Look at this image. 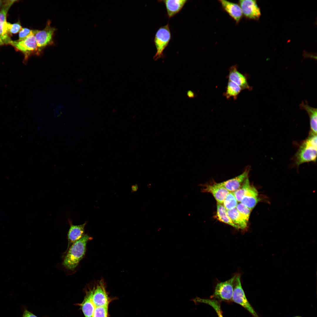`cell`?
<instances>
[{
  "instance_id": "19",
  "label": "cell",
  "mask_w": 317,
  "mask_h": 317,
  "mask_svg": "<svg viewBox=\"0 0 317 317\" xmlns=\"http://www.w3.org/2000/svg\"><path fill=\"white\" fill-rule=\"evenodd\" d=\"M93 291V289L87 292L81 305L82 310L85 317H92L96 307L92 299Z\"/></svg>"
},
{
  "instance_id": "22",
  "label": "cell",
  "mask_w": 317,
  "mask_h": 317,
  "mask_svg": "<svg viewBox=\"0 0 317 317\" xmlns=\"http://www.w3.org/2000/svg\"><path fill=\"white\" fill-rule=\"evenodd\" d=\"M192 300L195 303H203L211 306L216 311L218 317H223L222 315L220 304L218 300L214 299H202L198 297L193 299Z\"/></svg>"
},
{
  "instance_id": "29",
  "label": "cell",
  "mask_w": 317,
  "mask_h": 317,
  "mask_svg": "<svg viewBox=\"0 0 317 317\" xmlns=\"http://www.w3.org/2000/svg\"><path fill=\"white\" fill-rule=\"evenodd\" d=\"M6 27L9 34L16 33L19 32L22 28L19 22L11 24L7 22Z\"/></svg>"
},
{
  "instance_id": "9",
  "label": "cell",
  "mask_w": 317,
  "mask_h": 317,
  "mask_svg": "<svg viewBox=\"0 0 317 317\" xmlns=\"http://www.w3.org/2000/svg\"><path fill=\"white\" fill-rule=\"evenodd\" d=\"M17 1L9 0L0 11V37L4 44H9L11 40L8 32L6 18L8 11L12 5Z\"/></svg>"
},
{
  "instance_id": "5",
  "label": "cell",
  "mask_w": 317,
  "mask_h": 317,
  "mask_svg": "<svg viewBox=\"0 0 317 317\" xmlns=\"http://www.w3.org/2000/svg\"><path fill=\"white\" fill-rule=\"evenodd\" d=\"M236 275L229 279L218 283L213 294L211 298L220 301H229L232 300L233 290V284Z\"/></svg>"
},
{
  "instance_id": "15",
  "label": "cell",
  "mask_w": 317,
  "mask_h": 317,
  "mask_svg": "<svg viewBox=\"0 0 317 317\" xmlns=\"http://www.w3.org/2000/svg\"><path fill=\"white\" fill-rule=\"evenodd\" d=\"M158 1L162 2L164 4L166 9L167 16L170 19L181 11L188 1L165 0Z\"/></svg>"
},
{
  "instance_id": "11",
  "label": "cell",
  "mask_w": 317,
  "mask_h": 317,
  "mask_svg": "<svg viewBox=\"0 0 317 317\" xmlns=\"http://www.w3.org/2000/svg\"><path fill=\"white\" fill-rule=\"evenodd\" d=\"M202 191L211 193L217 202L221 204H222L225 198L229 192L221 183L206 185Z\"/></svg>"
},
{
  "instance_id": "8",
  "label": "cell",
  "mask_w": 317,
  "mask_h": 317,
  "mask_svg": "<svg viewBox=\"0 0 317 317\" xmlns=\"http://www.w3.org/2000/svg\"><path fill=\"white\" fill-rule=\"evenodd\" d=\"M239 3L243 15L246 18L255 20L259 18L261 15V11L256 1L241 0Z\"/></svg>"
},
{
  "instance_id": "30",
  "label": "cell",
  "mask_w": 317,
  "mask_h": 317,
  "mask_svg": "<svg viewBox=\"0 0 317 317\" xmlns=\"http://www.w3.org/2000/svg\"><path fill=\"white\" fill-rule=\"evenodd\" d=\"M22 317H38L33 314L32 313L27 310V309L24 310Z\"/></svg>"
},
{
  "instance_id": "24",
  "label": "cell",
  "mask_w": 317,
  "mask_h": 317,
  "mask_svg": "<svg viewBox=\"0 0 317 317\" xmlns=\"http://www.w3.org/2000/svg\"><path fill=\"white\" fill-rule=\"evenodd\" d=\"M238 204L233 192H229L225 198L222 205L227 210H230L236 208Z\"/></svg>"
},
{
  "instance_id": "20",
  "label": "cell",
  "mask_w": 317,
  "mask_h": 317,
  "mask_svg": "<svg viewBox=\"0 0 317 317\" xmlns=\"http://www.w3.org/2000/svg\"><path fill=\"white\" fill-rule=\"evenodd\" d=\"M227 211V215L232 222L239 229L244 230L247 228L248 222L242 216L236 208Z\"/></svg>"
},
{
  "instance_id": "4",
  "label": "cell",
  "mask_w": 317,
  "mask_h": 317,
  "mask_svg": "<svg viewBox=\"0 0 317 317\" xmlns=\"http://www.w3.org/2000/svg\"><path fill=\"white\" fill-rule=\"evenodd\" d=\"M233 286L232 300L242 306L254 317H259L246 297L241 285L240 274L236 275L233 282Z\"/></svg>"
},
{
  "instance_id": "14",
  "label": "cell",
  "mask_w": 317,
  "mask_h": 317,
  "mask_svg": "<svg viewBox=\"0 0 317 317\" xmlns=\"http://www.w3.org/2000/svg\"><path fill=\"white\" fill-rule=\"evenodd\" d=\"M259 200L257 190L253 186L250 185L240 202L252 211Z\"/></svg>"
},
{
  "instance_id": "27",
  "label": "cell",
  "mask_w": 317,
  "mask_h": 317,
  "mask_svg": "<svg viewBox=\"0 0 317 317\" xmlns=\"http://www.w3.org/2000/svg\"><path fill=\"white\" fill-rule=\"evenodd\" d=\"M108 306L96 307L92 317H108Z\"/></svg>"
},
{
  "instance_id": "31",
  "label": "cell",
  "mask_w": 317,
  "mask_h": 317,
  "mask_svg": "<svg viewBox=\"0 0 317 317\" xmlns=\"http://www.w3.org/2000/svg\"><path fill=\"white\" fill-rule=\"evenodd\" d=\"M187 96L190 98H193L195 97L194 93L191 90H189L187 92Z\"/></svg>"
},
{
  "instance_id": "6",
  "label": "cell",
  "mask_w": 317,
  "mask_h": 317,
  "mask_svg": "<svg viewBox=\"0 0 317 317\" xmlns=\"http://www.w3.org/2000/svg\"><path fill=\"white\" fill-rule=\"evenodd\" d=\"M24 54L25 60H27L28 57L34 52H38V49L34 35H31L25 39L20 41L11 40L9 44Z\"/></svg>"
},
{
  "instance_id": "7",
  "label": "cell",
  "mask_w": 317,
  "mask_h": 317,
  "mask_svg": "<svg viewBox=\"0 0 317 317\" xmlns=\"http://www.w3.org/2000/svg\"><path fill=\"white\" fill-rule=\"evenodd\" d=\"M50 21H48L45 28L42 30H37L34 36L38 49V52L53 43V37L56 29L50 26Z\"/></svg>"
},
{
  "instance_id": "32",
  "label": "cell",
  "mask_w": 317,
  "mask_h": 317,
  "mask_svg": "<svg viewBox=\"0 0 317 317\" xmlns=\"http://www.w3.org/2000/svg\"><path fill=\"white\" fill-rule=\"evenodd\" d=\"M9 0H0V8H3L8 2Z\"/></svg>"
},
{
  "instance_id": "1",
  "label": "cell",
  "mask_w": 317,
  "mask_h": 317,
  "mask_svg": "<svg viewBox=\"0 0 317 317\" xmlns=\"http://www.w3.org/2000/svg\"><path fill=\"white\" fill-rule=\"evenodd\" d=\"M91 239L87 235H84L71 245L63 263L66 268L72 271L76 267L85 254L87 242Z\"/></svg>"
},
{
  "instance_id": "34",
  "label": "cell",
  "mask_w": 317,
  "mask_h": 317,
  "mask_svg": "<svg viewBox=\"0 0 317 317\" xmlns=\"http://www.w3.org/2000/svg\"></svg>"
},
{
  "instance_id": "33",
  "label": "cell",
  "mask_w": 317,
  "mask_h": 317,
  "mask_svg": "<svg viewBox=\"0 0 317 317\" xmlns=\"http://www.w3.org/2000/svg\"><path fill=\"white\" fill-rule=\"evenodd\" d=\"M4 44L1 38L0 37V46L3 45Z\"/></svg>"
},
{
  "instance_id": "13",
  "label": "cell",
  "mask_w": 317,
  "mask_h": 317,
  "mask_svg": "<svg viewBox=\"0 0 317 317\" xmlns=\"http://www.w3.org/2000/svg\"><path fill=\"white\" fill-rule=\"evenodd\" d=\"M93 289L92 299L95 307L108 306L109 299L103 282L100 281Z\"/></svg>"
},
{
  "instance_id": "17",
  "label": "cell",
  "mask_w": 317,
  "mask_h": 317,
  "mask_svg": "<svg viewBox=\"0 0 317 317\" xmlns=\"http://www.w3.org/2000/svg\"><path fill=\"white\" fill-rule=\"evenodd\" d=\"M70 227L68 234V249H69L72 244L79 240L84 235L85 227L87 223L85 222L79 225H74L70 222Z\"/></svg>"
},
{
  "instance_id": "23",
  "label": "cell",
  "mask_w": 317,
  "mask_h": 317,
  "mask_svg": "<svg viewBox=\"0 0 317 317\" xmlns=\"http://www.w3.org/2000/svg\"><path fill=\"white\" fill-rule=\"evenodd\" d=\"M242 90L238 85L228 80L226 92L224 95L227 99L232 97L235 100Z\"/></svg>"
},
{
  "instance_id": "3",
  "label": "cell",
  "mask_w": 317,
  "mask_h": 317,
  "mask_svg": "<svg viewBox=\"0 0 317 317\" xmlns=\"http://www.w3.org/2000/svg\"><path fill=\"white\" fill-rule=\"evenodd\" d=\"M171 38V34L168 24L160 27L157 31L154 39L156 52L153 59L156 61L164 58L163 51Z\"/></svg>"
},
{
  "instance_id": "25",
  "label": "cell",
  "mask_w": 317,
  "mask_h": 317,
  "mask_svg": "<svg viewBox=\"0 0 317 317\" xmlns=\"http://www.w3.org/2000/svg\"><path fill=\"white\" fill-rule=\"evenodd\" d=\"M250 185L248 177L241 186L238 189L233 192L238 202H240Z\"/></svg>"
},
{
  "instance_id": "16",
  "label": "cell",
  "mask_w": 317,
  "mask_h": 317,
  "mask_svg": "<svg viewBox=\"0 0 317 317\" xmlns=\"http://www.w3.org/2000/svg\"><path fill=\"white\" fill-rule=\"evenodd\" d=\"M249 172V169H247L240 175L221 183L229 192H234L241 186L248 177Z\"/></svg>"
},
{
  "instance_id": "10",
  "label": "cell",
  "mask_w": 317,
  "mask_h": 317,
  "mask_svg": "<svg viewBox=\"0 0 317 317\" xmlns=\"http://www.w3.org/2000/svg\"><path fill=\"white\" fill-rule=\"evenodd\" d=\"M237 67V65H235L229 68L228 76V80L238 85L242 90H251L252 87L249 85L247 77L238 71Z\"/></svg>"
},
{
  "instance_id": "18",
  "label": "cell",
  "mask_w": 317,
  "mask_h": 317,
  "mask_svg": "<svg viewBox=\"0 0 317 317\" xmlns=\"http://www.w3.org/2000/svg\"><path fill=\"white\" fill-rule=\"evenodd\" d=\"M301 109L305 110L310 118V134H317V109L310 106L306 102H302L300 105Z\"/></svg>"
},
{
  "instance_id": "28",
  "label": "cell",
  "mask_w": 317,
  "mask_h": 317,
  "mask_svg": "<svg viewBox=\"0 0 317 317\" xmlns=\"http://www.w3.org/2000/svg\"><path fill=\"white\" fill-rule=\"evenodd\" d=\"M37 30H32L27 28H22L19 31L18 41L23 40L31 35H35Z\"/></svg>"
},
{
  "instance_id": "12",
  "label": "cell",
  "mask_w": 317,
  "mask_h": 317,
  "mask_svg": "<svg viewBox=\"0 0 317 317\" xmlns=\"http://www.w3.org/2000/svg\"><path fill=\"white\" fill-rule=\"evenodd\" d=\"M219 1L224 10L237 23H239L243 16L239 5L226 0H220Z\"/></svg>"
},
{
  "instance_id": "26",
  "label": "cell",
  "mask_w": 317,
  "mask_h": 317,
  "mask_svg": "<svg viewBox=\"0 0 317 317\" xmlns=\"http://www.w3.org/2000/svg\"><path fill=\"white\" fill-rule=\"evenodd\" d=\"M236 208L242 216L248 222L251 211L240 202L238 203Z\"/></svg>"
},
{
  "instance_id": "2",
  "label": "cell",
  "mask_w": 317,
  "mask_h": 317,
  "mask_svg": "<svg viewBox=\"0 0 317 317\" xmlns=\"http://www.w3.org/2000/svg\"><path fill=\"white\" fill-rule=\"evenodd\" d=\"M317 135L310 134L308 138L300 146L295 155L296 164L316 161Z\"/></svg>"
},
{
  "instance_id": "21",
  "label": "cell",
  "mask_w": 317,
  "mask_h": 317,
  "mask_svg": "<svg viewBox=\"0 0 317 317\" xmlns=\"http://www.w3.org/2000/svg\"><path fill=\"white\" fill-rule=\"evenodd\" d=\"M217 217L220 221L229 225L237 229L239 227L232 221L228 216L227 211L222 204L217 203Z\"/></svg>"
}]
</instances>
